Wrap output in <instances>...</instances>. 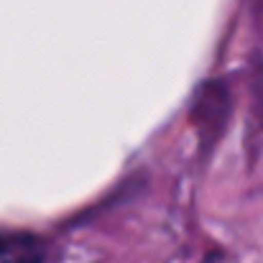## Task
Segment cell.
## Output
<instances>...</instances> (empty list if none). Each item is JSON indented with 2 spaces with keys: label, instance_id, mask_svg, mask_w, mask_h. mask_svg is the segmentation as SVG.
Instances as JSON below:
<instances>
[{
  "label": "cell",
  "instance_id": "6da1fadb",
  "mask_svg": "<svg viewBox=\"0 0 263 263\" xmlns=\"http://www.w3.org/2000/svg\"><path fill=\"white\" fill-rule=\"evenodd\" d=\"M39 253L31 240H0V263H36Z\"/></svg>",
  "mask_w": 263,
  "mask_h": 263
},
{
  "label": "cell",
  "instance_id": "7a4b0ae2",
  "mask_svg": "<svg viewBox=\"0 0 263 263\" xmlns=\"http://www.w3.org/2000/svg\"><path fill=\"white\" fill-rule=\"evenodd\" d=\"M204 263H222V258H220V256H207Z\"/></svg>",
  "mask_w": 263,
  "mask_h": 263
}]
</instances>
